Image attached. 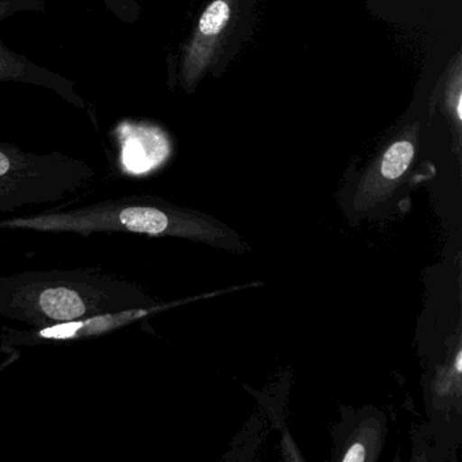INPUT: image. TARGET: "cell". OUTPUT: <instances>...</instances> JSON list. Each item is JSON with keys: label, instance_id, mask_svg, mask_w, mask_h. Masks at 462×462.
Returning <instances> with one entry per match:
<instances>
[{"label": "cell", "instance_id": "cell-6", "mask_svg": "<svg viewBox=\"0 0 462 462\" xmlns=\"http://www.w3.org/2000/svg\"><path fill=\"white\" fill-rule=\"evenodd\" d=\"M229 17H231V10L226 2L216 0L202 14L199 20V32L207 37L216 36L226 28Z\"/></svg>", "mask_w": 462, "mask_h": 462}, {"label": "cell", "instance_id": "cell-3", "mask_svg": "<svg viewBox=\"0 0 462 462\" xmlns=\"http://www.w3.org/2000/svg\"><path fill=\"white\" fill-rule=\"evenodd\" d=\"M53 163H56V158L28 155L0 145V191H12L14 186H23L25 180L42 177L45 167Z\"/></svg>", "mask_w": 462, "mask_h": 462}, {"label": "cell", "instance_id": "cell-5", "mask_svg": "<svg viewBox=\"0 0 462 462\" xmlns=\"http://www.w3.org/2000/svg\"><path fill=\"white\" fill-rule=\"evenodd\" d=\"M413 158V145L410 142L394 143L381 162V174L388 180H396L407 171Z\"/></svg>", "mask_w": 462, "mask_h": 462}, {"label": "cell", "instance_id": "cell-7", "mask_svg": "<svg viewBox=\"0 0 462 462\" xmlns=\"http://www.w3.org/2000/svg\"><path fill=\"white\" fill-rule=\"evenodd\" d=\"M365 458H366V456H365L364 446H362L361 443H356V445H353L348 448L347 454L343 457V461L359 462L364 461Z\"/></svg>", "mask_w": 462, "mask_h": 462}, {"label": "cell", "instance_id": "cell-2", "mask_svg": "<svg viewBox=\"0 0 462 462\" xmlns=\"http://www.w3.org/2000/svg\"><path fill=\"white\" fill-rule=\"evenodd\" d=\"M39 0H0V20L13 14L18 10L25 9V4H36ZM0 80H18V82L34 83V85L47 86L53 91H58L63 98L69 99L72 104L83 106L79 97L74 93L71 83L61 79L60 77L51 74L47 69H39L29 63L25 58L9 52L0 42Z\"/></svg>", "mask_w": 462, "mask_h": 462}, {"label": "cell", "instance_id": "cell-1", "mask_svg": "<svg viewBox=\"0 0 462 462\" xmlns=\"http://www.w3.org/2000/svg\"><path fill=\"white\" fill-rule=\"evenodd\" d=\"M193 223L177 220L164 210L139 205H109L77 210L67 215L40 216L34 218H17L4 221L0 226L10 228L42 229V231H69L79 234H91L96 231L134 232V234L199 235L189 226Z\"/></svg>", "mask_w": 462, "mask_h": 462}, {"label": "cell", "instance_id": "cell-4", "mask_svg": "<svg viewBox=\"0 0 462 462\" xmlns=\"http://www.w3.org/2000/svg\"><path fill=\"white\" fill-rule=\"evenodd\" d=\"M37 305L48 319L56 321H72L88 312L83 294L69 286H50L37 297Z\"/></svg>", "mask_w": 462, "mask_h": 462}, {"label": "cell", "instance_id": "cell-8", "mask_svg": "<svg viewBox=\"0 0 462 462\" xmlns=\"http://www.w3.org/2000/svg\"><path fill=\"white\" fill-rule=\"evenodd\" d=\"M457 370H458V372H461V354H458V356H457Z\"/></svg>", "mask_w": 462, "mask_h": 462}]
</instances>
